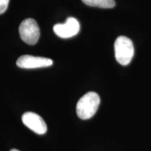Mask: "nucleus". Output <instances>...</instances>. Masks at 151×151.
<instances>
[{
    "label": "nucleus",
    "mask_w": 151,
    "mask_h": 151,
    "mask_svg": "<svg viewBox=\"0 0 151 151\" xmlns=\"http://www.w3.org/2000/svg\"><path fill=\"white\" fill-rule=\"evenodd\" d=\"M86 5L102 9H111L116 6L114 0H82Z\"/></svg>",
    "instance_id": "obj_7"
},
{
    "label": "nucleus",
    "mask_w": 151,
    "mask_h": 151,
    "mask_svg": "<svg viewBox=\"0 0 151 151\" xmlns=\"http://www.w3.org/2000/svg\"><path fill=\"white\" fill-rule=\"evenodd\" d=\"M80 24L78 20L72 17L67 19L65 23L56 24L53 26V31L57 36L62 39L74 37L80 31Z\"/></svg>",
    "instance_id": "obj_4"
},
{
    "label": "nucleus",
    "mask_w": 151,
    "mask_h": 151,
    "mask_svg": "<svg viewBox=\"0 0 151 151\" xmlns=\"http://www.w3.org/2000/svg\"><path fill=\"white\" fill-rule=\"evenodd\" d=\"M9 4V0H0V15L6 11Z\"/></svg>",
    "instance_id": "obj_8"
},
{
    "label": "nucleus",
    "mask_w": 151,
    "mask_h": 151,
    "mask_svg": "<svg viewBox=\"0 0 151 151\" xmlns=\"http://www.w3.org/2000/svg\"><path fill=\"white\" fill-rule=\"evenodd\" d=\"M19 34L24 42L29 45H35L39 41L40 29L37 22L34 19L27 18L20 24Z\"/></svg>",
    "instance_id": "obj_3"
},
{
    "label": "nucleus",
    "mask_w": 151,
    "mask_h": 151,
    "mask_svg": "<svg viewBox=\"0 0 151 151\" xmlns=\"http://www.w3.org/2000/svg\"><path fill=\"white\" fill-rule=\"evenodd\" d=\"M53 63L52 60L42 57H35L29 55L20 56L16 62L18 67L22 69H37V68L47 67Z\"/></svg>",
    "instance_id": "obj_5"
},
{
    "label": "nucleus",
    "mask_w": 151,
    "mask_h": 151,
    "mask_svg": "<svg viewBox=\"0 0 151 151\" xmlns=\"http://www.w3.org/2000/svg\"><path fill=\"white\" fill-rule=\"evenodd\" d=\"M115 57L117 62L121 65H129L134 54L133 43L129 38L120 36L114 43Z\"/></svg>",
    "instance_id": "obj_2"
},
{
    "label": "nucleus",
    "mask_w": 151,
    "mask_h": 151,
    "mask_svg": "<svg viewBox=\"0 0 151 151\" xmlns=\"http://www.w3.org/2000/svg\"><path fill=\"white\" fill-rule=\"evenodd\" d=\"M10 151H20V150H17V149H11Z\"/></svg>",
    "instance_id": "obj_9"
},
{
    "label": "nucleus",
    "mask_w": 151,
    "mask_h": 151,
    "mask_svg": "<svg viewBox=\"0 0 151 151\" xmlns=\"http://www.w3.org/2000/svg\"><path fill=\"white\" fill-rule=\"evenodd\" d=\"M100 104V98L97 93L89 92L78 100L76 104V113L82 120L91 118L97 112Z\"/></svg>",
    "instance_id": "obj_1"
},
{
    "label": "nucleus",
    "mask_w": 151,
    "mask_h": 151,
    "mask_svg": "<svg viewBox=\"0 0 151 151\" xmlns=\"http://www.w3.org/2000/svg\"><path fill=\"white\" fill-rule=\"evenodd\" d=\"M22 121L26 127L37 134H44L47 132V125L43 119L37 113L26 112L22 116Z\"/></svg>",
    "instance_id": "obj_6"
}]
</instances>
